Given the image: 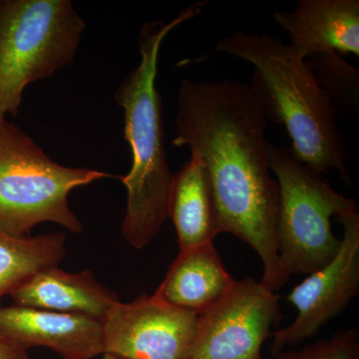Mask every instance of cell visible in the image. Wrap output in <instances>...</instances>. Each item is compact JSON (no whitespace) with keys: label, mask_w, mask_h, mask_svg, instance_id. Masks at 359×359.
Returning a JSON list of instances; mask_svg holds the SVG:
<instances>
[{"label":"cell","mask_w":359,"mask_h":359,"mask_svg":"<svg viewBox=\"0 0 359 359\" xmlns=\"http://www.w3.org/2000/svg\"><path fill=\"white\" fill-rule=\"evenodd\" d=\"M273 20L289 33L290 48L299 58L320 54L359 55L358 0H301Z\"/></svg>","instance_id":"cell-11"},{"label":"cell","mask_w":359,"mask_h":359,"mask_svg":"<svg viewBox=\"0 0 359 359\" xmlns=\"http://www.w3.org/2000/svg\"><path fill=\"white\" fill-rule=\"evenodd\" d=\"M176 147L188 146L209 177L219 233L250 245L261 259V283L273 290L280 276L276 224L280 190L271 177L268 119L250 85L182 80L177 99Z\"/></svg>","instance_id":"cell-1"},{"label":"cell","mask_w":359,"mask_h":359,"mask_svg":"<svg viewBox=\"0 0 359 359\" xmlns=\"http://www.w3.org/2000/svg\"><path fill=\"white\" fill-rule=\"evenodd\" d=\"M216 52L254 66L250 89L266 119L285 127L297 159L321 175L334 170L351 185L334 100L304 59L266 33H233L219 40Z\"/></svg>","instance_id":"cell-3"},{"label":"cell","mask_w":359,"mask_h":359,"mask_svg":"<svg viewBox=\"0 0 359 359\" xmlns=\"http://www.w3.org/2000/svg\"><path fill=\"white\" fill-rule=\"evenodd\" d=\"M0 359H30L28 351L11 346L0 339Z\"/></svg>","instance_id":"cell-17"},{"label":"cell","mask_w":359,"mask_h":359,"mask_svg":"<svg viewBox=\"0 0 359 359\" xmlns=\"http://www.w3.org/2000/svg\"><path fill=\"white\" fill-rule=\"evenodd\" d=\"M85 29L70 0H0V116L16 117L28 85L72 62Z\"/></svg>","instance_id":"cell-6"},{"label":"cell","mask_w":359,"mask_h":359,"mask_svg":"<svg viewBox=\"0 0 359 359\" xmlns=\"http://www.w3.org/2000/svg\"><path fill=\"white\" fill-rule=\"evenodd\" d=\"M278 295L252 278L236 282L198 316L186 359H261L264 340L280 323Z\"/></svg>","instance_id":"cell-7"},{"label":"cell","mask_w":359,"mask_h":359,"mask_svg":"<svg viewBox=\"0 0 359 359\" xmlns=\"http://www.w3.org/2000/svg\"><path fill=\"white\" fill-rule=\"evenodd\" d=\"M205 4L197 2L187 7L169 23H146L139 37L140 63L115 92L116 103L124 113V137L132 154L129 173L119 177L127 190L121 231L136 250L147 247L166 222L174 178L165 149L162 97L156 87L161 46L174 28L202 13Z\"/></svg>","instance_id":"cell-2"},{"label":"cell","mask_w":359,"mask_h":359,"mask_svg":"<svg viewBox=\"0 0 359 359\" xmlns=\"http://www.w3.org/2000/svg\"><path fill=\"white\" fill-rule=\"evenodd\" d=\"M337 219L344 226L339 252L330 263L309 275L287 295L297 316L292 325L273 334L271 351L275 355L285 347H294L314 337L358 294V211Z\"/></svg>","instance_id":"cell-9"},{"label":"cell","mask_w":359,"mask_h":359,"mask_svg":"<svg viewBox=\"0 0 359 359\" xmlns=\"http://www.w3.org/2000/svg\"><path fill=\"white\" fill-rule=\"evenodd\" d=\"M266 156L280 190L276 238L285 285L290 276L311 275L334 259L341 238L332 231V217L337 219L358 208L334 191L323 175L297 159L290 148L266 142Z\"/></svg>","instance_id":"cell-5"},{"label":"cell","mask_w":359,"mask_h":359,"mask_svg":"<svg viewBox=\"0 0 359 359\" xmlns=\"http://www.w3.org/2000/svg\"><path fill=\"white\" fill-rule=\"evenodd\" d=\"M67 256L65 233L15 237L0 230V302L33 275Z\"/></svg>","instance_id":"cell-15"},{"label":"cell","mask_w":359,"mask_h":359,"mask_svg":"<svg viewBox=\"0 0 359 359\" xmlns=\"http://www.w3.org/2000/svg\"><path fill=\"white\" fill-rule=\"evenodd\" d=\"M0 339L26 351L47 347L65 359H93L103 354L101 321L16 304L0 306Z\"/></svg>","instance_id":"cell-10"},{"label":"cell","mask_w":359,"mask_h":359,"mask_svg":"<svg viewBox=\"0 0 359 359\" xmlns=\"http://www.w3.org/2000/svg\"><path fill=\"white\" fill-rule=\"evenodd\" d=\"M261 359H263V358H261Z\"/></svg>","instance_id":"cell-19"},{"label":"cell","mask_w":359,"mask_h":359,"mask_svg":"<svg viewBox=\"0 0 359 359\" xmlns=\"http://www.w3.org/2000/svg\"><path fill=\"white\" fill-rule=\"evenodd\" d=\"M236 282L224 269L214 243H208L179 252L154 294L177 308L200 314Z\"/></svg>","instance_id":"cell-13"},{"label":"cell","mask_w":359,"mask_h":359,"mask_svg":"<svg viewBox=\"0 0 359 359\" xmlns=\"http://www.w3.org/2000/svg\"><path fill=\"white\" fill-rule=\"evenodd\" d=\"M168 218L173 221L179 252L214 243L215 237L219 235L209 177L197 158L191 157L174 174Z\"/></svg>","instance_id":"cell-14"},{"label":"cell","mask_w":359,"mask_h":359,"mask_svg":"<svg viewBox=\"0 0 359 359\" xmlns=\"http://www.w3.org/2000/svg\"><path fill=\"white\" fill-rule=\"evenodd\" d=\"M107 177L112 176L59 164L0 116V230L25 237L37 224L54 223L81 233L83 224L70 209L68 196L78 187Z\"/></svg>","instance_id":"cell-4"},{"label":"cell","mask_w":359,"mask_h":359,"mask_svg":"<svg viewBox=\"0 0 359 359\" xmlns=\"http://www.w3.org/2000/svg\"><path fill=\"white\" fill-rule=\"evenodd\" d=\"M102 359H122L116 358V356L110 355V354H103Z\"/></svg>","instance_id":"cell-18"},{"label":"cell","mask_w":359,"mask_h":359,"mask_svg":"<svg viewBox=\"0 0 359 359\" xmlns=\"http://www.w3.org/2000/svg\"><path fill=\"white\" fill-rule=\"evenodd\" d=\"M199 314L177 308L157 294L118 302L102 321L103 354L122 359H186Z\"/></svg>","instance_id":"cell-8"},{"label":"cell","mask_w":359,"mask_h":359,"mask_svg":"<svg viewBox=\"0 0 359 359\" xmlns=\"http://www.w3.org/2000/svg\"><path fill=\"white\" fill-rule=\"evenodd\" d=\"M276 359H359L358 334L354 330L339 332L301 351L278 353Z\"/></svg>","instance_id":"cell-16"},{"label":"cell","mask_w":359,"mask_h":359,"mask_svg":"<svg viewBox=\"0 0 359 359\" xmlns=\"http://www.w3.org/2000/svg\"><path fill=\"white\" fill-rule=\"evenodd\" d=\"M11 297L16 306L78 314L101 323L120 302L118 295L99 283L89 269L72 273L58 266L35 273Z\"/></svg>","instance_id":"cell-12"}]
</instances>
